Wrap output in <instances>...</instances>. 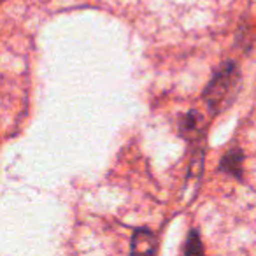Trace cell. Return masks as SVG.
Here are the masks:
<instances>
[{"label": "cell", "instance_id": "cell-1", "mask_svg": "<svg viewBox=\"0 0 256 256\" xmlns=\"http://www.w3.org/2000/svg\"><path fill=\"white\" fill-rule=\"evenodd\" d=\"M238 84V68L234 62H226L221 65L220 70L214 74L210 82L204 92V100L212 112H220L230 104L237 92Z\"/></svg>", "mask_w": 256, "mask_h": 256}, {"label": "cell", "instance_id": "cell-2", "mask_svg": "<svg viewBox=\"0 0 256 256\" xmlns=\"http://www.w3.org/2000/svg\"><path fill=\"white\" fill-rule=\"evenodd\" d=\"M158 249L156 237L153 235V232L140 228L134 234L132 244H130V251L134 254H154Z\"/></svg>", "mask_w": 256, "mask_h": 256}, {"label": "cell", "instance_id": "cell-3", "mask_svg": "<svg viewBox=\"0 0 256 256\" xmlns=\"http://www.w3.org/2000/svg\"><path fill=\"white\" fill-rule=\"evenodd\" d=\"M221 172L224 174H230L234 178H240L242 176V153L238 150H232L228 151L226 154L223 156L220 164Z\"/></svg>", "mask_w": 256, "mask_h": 256}, {"label": "cell", "instance_id": "cell-4", "mask_svg": "<svg viewBox=\"0 0 256 256\" xmlns=\"http://www.w3.org/2000/svg\"><path fill=\"white\" fill-rule=\"evenodd\" d=\"M198 124H200L198 112L190 110V112L184 114V116L181 118V121H179V132L184 137H190V134H195L196 130H198Z\"/></svg>", "mask_w": 256, "mask_h": 256}, {"label": "cell", "instance_id": "cell-5", "mask_svg": "<svg viewBox=\"0 0 256 256\" xmlns=\"http://www.w3.org/2000/svg\"><path fill=\"white\" fill-rule=\"evenodd\" d=\"M202 252H204V246L200 242V235L196 230H193L188 235V240H186L184 254H202Z\"/></svg>", "mask_w": 256, "mask_h": 256}, {"label": "cell", "instance_id": "cell-6", "mask_svg": "<svg viewBox=\"0 0 256 256\" xmlns=\"http://www.w3.org/2000/svg\"><path fill=\"white\" fill-rule=\"evenodd\" d=\"M2 2H4V0H0V4H2Z\"/></svg>", "mask_w": 256, "mask_h": 256}]
</instances>
